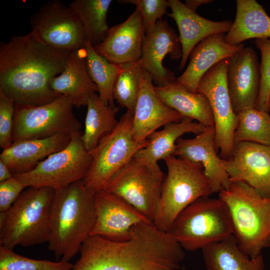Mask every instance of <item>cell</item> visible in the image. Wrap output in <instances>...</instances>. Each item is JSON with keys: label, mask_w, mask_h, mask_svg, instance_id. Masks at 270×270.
I'll return each mask as SVG.
<instances>
[{"label": "cell", "mask_w": 270, "mask_h": 270, "mask_svg": "<svg viewBox=\"0 0 270 270\" xmlns=\"http://www.w3.org/2000/svg\"><path fill=\"white\" fill-rule=\"evenodd\" d=\"M70 52L46 44L32 30L0 44V92L15 104L39 106L62 95L50 86Z\"/></svg>", "instance_id": "1"}, {"label": "cell", "mask_w": 270, "mask_h": 270, "mask_svg": "<svg viewBox=\"0 0 270 270\" xmlns=\"http://www.w3.org/2000/svg\"><path fill=\"white\" fill-rule=\"evenodd\" d=\"M184 250L169 232L144 222L134 226L125 240L90 236L72 270H178Z\"/></svg>", "instance_id": "2"}, {"label": "cell", "mask_w": 270, "mask_h": 270, "mask_svg": "<svg viewBox=\"0 0 270 270\" xmlns=\"http://www.w3.org/2000/svg\"><path fill=\"white\" fill-rule=\"evenodd\" d=\"M95 194L82 180L55 189L48 248L57 260L69 262L90 235L96 220Z\"/></svg>", "instance_id": "3"}, {"label": "cell", "mask_w": 270, "mask_h": 270, "mask_svg": "<svg viewBox=\"0 0 270 270\" xmlns=\"http://www.w3.org/2000/svg\"><path fill=\"white\" fill-rule=\"evenodd\" d=\"M218 198L228 208L233 235L244 254L255 258L270 247V198L242 182H232L218 193Z\"/></svg>", "instance_id": "4"}, {"label": "cell", "mask_w": 270, "mask_h": 270, "mask_svg": "<svg viewBox=\"0 0 270 270\" xmlns=\"http://www.w3.org/2000/svg\"><path fill=\"white\" fill-rule=\"evenodd\" d=\"M55 189L29 186L12 207L0 212V246L14 250L48 242Z\"/></svg>", "instance_id": "5"}, {"label": "cell", "mask_w": 270, "mask_h": 270, "mask_svg": "<svg viewBox=\"0 0 270 270\" xmlns=\"http://www.w3.org/2000/svg\"><path fill=\"white\" fill-rule=\"evenodd\" d=\"M164 160L168 172L152 222L160 230L170 232L184 209L198 198L212 194L200 164L174 156Z\"/></svg>", "instance_id": "6"}, {"label": "cell", "mask_w": 270, "mask_h": 270, "mask_svg": "<svg viewBox=\"0 0 270 270\" xmlns=\"http://www.w3.org/2000/svg\"><path fill=\"white\" fill-rule=\"evenodd\" d=\"M169 232L184 250H202L233 234L228 208L219 198L201 197L178 214Z\"/></svg>", "instance_id": "7"}, {"label": "cell", "mask_w": 270, "mask_h": 270, "mask_svg": "<svg viewBox=\"0 0 270 270\" xmlns=\"http://www.w3.org/2000/svg\"><path fill=\"white\" fill-rule=\"evenodd\" d=\"M132 123L133 116L126 112L120 117L116 129L90 152V165L82 180L92 192L104 190L112 176L148 144V140L144 144L134 140Z\"/></svg>", "instance_id": "8"}, {"label": "cell", "mask_w": 270, "mask_h": 270, "mask_svg": "<svg viewBox=\"0 0 270 270\" xmlns=\"http://www.w3.org/2000/svg\"><path fill=\"white\" fill-rule=\"evenodd\" d=\"M164 177L158 164L134 156L112 176L104 190L122 198L152 222Z\"/></svg>", "instance_id": "9"}, {"label": "cell", "mask_w": 270, "mask_h": 270, "mask_svg": "<svg viewBox=\"0 0 270 270\" xmlns=\"http://www.w3.org/2000/svg\"><path fill=\"white\" fill-rule=\"evenodd\" d=\"M74 107L66 95L39 106L15 104L13 142L80 132L81 124L73 112Z\"/></svg>", "instance_id": "10"}, {"label": "cell", "mask_w": 270, "mask_h": 270, "mask_svg": "<svg viewBox=\"0 0 270 270\" xmlns=\"http://www.w3.org/2000/svg\"><path fill=\"white\" fill-rule=\"evenodd\" d=\"M80 132L73 134L68 145L52 154L31 171L13 176L26 187H51L57 189L82 180L91 163Z\"/></svg>", "instance_id": "11"}, {"label": "cell", "mask_w": 270, "mask_h": 270, "mask_svg": "<svg viewBox=\"0 0 270 270\" xmlns=\"http://www.w3.org/2000/svg\"><path fill=\"white\" fill-rule=\"evenodd\" d=\"M229 59H224L210 68L201 78L196 90L206 96L210 104L214 119L215 146L223 160L229 158L232 154L238 124L226 83Z\"/></svg>", "instance_id": "12"}, {"label": "cell", "mask_w": 270, "mask_h": 270, "mask_svg": "<svg viewBox=\"0 0 270 270\" xmlns=\"http://www.w3.org/2000/svg\"><path fill=\"white\" fill-rule=\"evenodd\" d=\"M32 30L48 46L71 52L84 48L86 38L79 18L59 0L46 2L30 18Z\"/></svg>", "instance_id": "13"}, {"label": "cell", "mask_w": 270, "mask_h": 270, "mask_svg": "<svg viewBox=\"0 0 270 270\" xmlns=\"http://www.w3.org/2000/svg\"><path fill=\"white\" fill-rule=\"evenodd\" d=\"M223 160L231 182H244L270 198V145L236 142L231 156Z\"/></svg>", "instance_id": "14"}, {"label": "cell", "mask_w": 270, "mask_h": 270, "mask_svg": "<svg viewBox=\"0 0 270 270\" xmlns=\"http://www.w3.org/2000/svg\"><path fill=\"white\" fill-rule=\"evenodd\" d=\"M94 208L96 220L90 236L110 240H128L134 226L152 221L124 200L105 190L95 194Z\"/></svg>", "instance_id": "15"}, {"label": "cell", "mask_w": 270, "mask_h": 270, "mask_svg": "<svg viewBox=\"0 0 270 270\" xmlns=\"http://www.w3.org/2000/svg\"><path fill=\"white\" fill-rule=\"evenodd\" d=\"M167 54L174 60L181 58L182 45L179 36L167 20L161 19L157 21L152 30L146 34L140 59L142 68L149 73L157 86L176 80L174 72L162 64Z\"/></svg>", "instance_id": "16"}, {"label": "cell", "mask_w": 270, "mask_h": 270, "mask_svg": "<svg viewBox=\"0 0 270 270\" xmlns=\"http://www.w3.org/2000/svg\"><path fill=\"white\" fill-rule=\"evenodd\" d=\"M226 79L236 113L255 106L260 90V70L258 56L252 48L244 47L230 58Z\"/></svg>", "instance_id": "17"}, {"label": "cell", "mask_w": 270, "mask_h": 270, "mask_svg": "<svg viewBox=\"0 0 270 270\" xmlns=\"http://www.w3.org/2000/svg\"><path fill=\"white\" fill-rule=\"evenodd\" d=\"M184 116L164 104L158 96L149 73L144 68L140 92L133 114L132 135L138 144L161 126L180 121Z\"/></svg>", "instance_id": "18"}, {"label": "cell", "mask_w": 270, "mask_h": 270, "mask_svg": "<svg viewBox=\"0 0 270 270\" xmlns=\"http://www.w3.org/2000/svg\"><path fill=\"white\" fill-rule=\"evenodd\" d=\"M214 126L206 127L192 138H180L176 142L173 156L200 164L209 180L212 194L228 188L232 182L218 154L215 142Z\"/></svg>", "instance_id": "19"}, {"label": "cell", "mask_w": 270, "mask_h": 270, "mask_svg": "<svg viewBox=\"0 0 270 270\" xmlns=\"http://www.w3.org/2000/svg\"><path fill=\"white\" fill-rule=\"evenodd\" d=\"M145 36L141 14L136 8L124 22L110 28L104 39L94 48L114 64L133 63L141 58Z\"/></svg>", "instance_id": "20"}, {"label": "cell", "mask_w": 270, "mask_h": 270, "mask_svg": "<svg viewBox=\"0 0 270 270\" xmlns=\"http://www.w3.org/2000/svg\"><path fill=\"white\" fill-rule=\"evenodd\" d=\"M74 134L62 132L46 138L14 142L9 147L2 150L0 158L13 175L26 173L52 154L65 148Z\"/></svg>", "instance_id": "21"}, {"label": "cell", "mask_w": 270, "mask_h": 270, "mask_svg": "<svg viewBox=\"0 0 270 270\" xmlns=\"http://www.w3.org/2000/svg\"><path fill=\"white\" fill-rule=\"evenodd\" d=\"M172 12L168 15L176 22L180 32L182 55L179 69L185 66L193 48L205 38L217 34L228 32L232 22L213 21L201 16L178 0H168Z\"/></svg>", "instance_id": "22"}, {"label": "cell", "mask_w": 270, "mask_h": 270, "mask_svg": "<svg viewBox=\"0 0 270 270\" xmlns=\"http://www.w3.org/2000/svg\"><path fill=\"white\" fill-rule=\"evenodd\" d=\"M224 33L210 36L200 42L190 54V62L176 82L186 90L197 92L202 76L222 60L232 57L244 47V44L230 45L225 41Z\"/></svg>", "instance_id": "23"}, {"label": "cell", "mask_w": 270, "mask_h": 270, "mask_svg": "<svg viewBox=\"0 0 270 270\" xmlns=\"http://www.w3.org/2000/svg\"><path fill=\"white\" fill-rule=\"evenodd\" d=\"M86 56L84 48L71 52L62 72L50 82L53 90L68 96L76 108L86 106L90 96L98 92L88 72Z\"/></svg>", "instance_id": "24"}, {"label": "cell", "mask_w": 270, "mask_h": 270, "mask_svg": "<svg viewBox=\"0 0 270 270\" xmlns=\"http://www.w3.org/2000/svg\"><path fill=\"white\" fill-rule=\"evenodd\" d=\"M270 38V16L256 0H237L234 22L225 35L230 45L251 38Z\"/></svg>", "instance_id": "25"}, {"label": "cell", "mask_w": 270, "mask_h": 270, "mask_svg": "<svg viewBox=\"0 0 270 270\" xmlns=\"http://www.w3.org/2000/svg\"><path fill=\"white\" fill-rule=\"evenodd\" d=\"M160 100L184 117L196 120L206 127L214 126V119L209 102L204 94L192 92L176 81L162 86H154Z\"/></svg>", "instance_id": "26"}, {"label": "cell", "mask_w": 270, "mask_h": 270, "mask_svg": "<svg viewBox=\"0 0 270 270\" xmlns=\"http://www.w3.org/2000/svg\"><path fill=\"white\" fill-rule=\"evenodd\" d=\"M206 128L187 117L180 122L168 124L162 130L152 134L148 138V144L138 150L134 156L150 163L158 164V160L173 156L176 142L182 135L187 133L196 135Z\"/></svg>", "instance_id": "27"}, {"label": "cell", "mask_w": 270, "mask_h": 270, "mask_svg": "<svg viewBox=\"0 0 270 270\" xmlns=\"http://www.w3.org/2000/svg\"><path fill=\"white\" fill-rule=\"evenodd\" d=\"M202 250L207 270H265L263 256L248 257L240 249L233 234Z\"/></svg>", "instance_id": "28"}, {"label": "cell", "mask_w": 270, "mask_h": 270, "mask_svg": "<svg viewBox=\"0 0 270 270\" xmlns=\"http://www.w3.org/2000/svg\"><path fill=\"white\" fill-rule=\"evenodd\" d=\"M86 106L84 130L81 139L90 152L117 127L119 120H116V114L118 108L106 104L96 93L90 96Z\"/></svg>", "instance_id": "29"}, {"label": "cell", "mask_w": 270, "mask_h": 270, "mask_svg": "<svg viewBox=\"0 0 270 270\" xmlns=\"http://www.w3.org/2000/svg\"><path fill=\"white\" fill-rule=\"evenodd\" d=\"M112 0H74L69 7L79 18L86 40L94 47L105 38L110 28L107 24L108 12Z\"/></svg>", "instance_id": "30"}, {"label": "cell", "mask_w": 270, "mask_h": 270, "mask_svg": "<svg viewBox=\"0 0 270 270\" xmlns=\"http://www.w3.org/2000/svg\"><path fill=\"white\" fill-rule=\"evenodd\" d=\"M84 48L88 72L98 87L99 97L106 104L115 106L114 88L121 71V66L112 63L98 54L88 40L86 41Z\"/></svg>", "instance_id": "31"}, {"label": "cell", "mask_w": 270, "mask_h": 270, "mask_svg": "<svg viewBox=\"0 0 270 270\" xmlns=\"http://www.w3.org/2000/svg\"><path fill=\"white\" fill-rule=\"evenodd\" d=\"M238 124L234 134V143L252 142L270 145V114L255 107L244 108L236 113Z\"/></svg>", "instance_id": "32"}, {"label": "cell", "mask_w": 270, "mask_h": 270, "mask_svg": "<svg viewBox=\"0 0 270 270\" xmlns=\"http://www.w3.org/2000/svg\"><path fill=\"white\" fill-rule=\"evenodd\" d=\"M121 66L114 88L113 96L120 106L132 116L137 102L143 69L140 60Z\"/></svg>", "instance_id": "33"}, {"label": "cell", "mask_w": 270, "mask_h": 270, "mask_svg": "<svg viewBox=\"0 0 270 270\" xmlns=\"http://www.w3.org/2000/svg\"><path fill=\"white\" fill-rule=\"evenodd\" d=\"M74 264L60 260L52 262L30 258L0 246V270H72Z\"/></svg>", "instance_id": "34"}, {"label": "cell", "mask_w": 270, "mask_h": 270, "mask_svg": "<svg viewBox=\"0 0 270 270\" xmlns=\"http://www.w3.org/2000/svg\"><path fill=\"white\" fill-rule=\"evenodd\" d=\"M255 45L260 50L262 56L260 64V80L258 98L255 108L268 112L270 96V38H258Z\"/></svg>", "instance_id": "35"}, {"label": "cell", "mask_w": 270, "mask_h": 270, "mask_svg": "<svg viewBox=\"0 0 270 270\" xmlns=\"http://www.w3.org/2000/svg\"><path fill=\"white\" fill-rule=\"evenodd\" d=\"M122 4H132L136 6L140 12L146 34L154 27L158 20L166 14L170 4L166 0H122Z\"/></svg>", "instance_id": "36"}, {"label": "cell", "mask_w": 270, "mask_h": 270, "mask_svg": "<svg viewBox=\"0 0 270 270\" xmlns=\"http://www.w3.org/2000/svg\"><path fill=\"white\" fill-rule=\"evenodd\" d=\"M15 102L0 92V147L4 150L13 142Z\"/></svg>", "instance_id": "37"}, {"label": "cell", "mask_w": 270, "mask_h": 270, "mask_svg": "<svg viewBox=\"0 0 270 270\" xmlns=\"http://www.w3.org/2000/svg\"><path fill=\"white\" fill-rule=\"evenodd\" d=\"M27 187L14 176L0 182V212H7Z\"/></svg>", "instance_id": "38"}, {"label": "cell", "mask_w": 270, "mask_h": 270, "mask_svg": "<svg viewBox=\"0 0 270 270\" xmlns=\"http://www.w3.org/2000/svg\"><path fill=\"white\" fill-rule=\"evenodd\" d=\"M13 176L9 168L6 163L0 158V182L8 180Z\"/></svg>", "instance_id": "39"}, {"label": "cell", "mask_w": 270, "mask_h": 270, "mask_svg": "<svg viewBox=\"0 0 270 270\" xmlns=\"http://www.w3.org/2000/svg\"><path fill=\"white\" fill-rule=\"evenodd\" d=\"M212 0H186L184 4L191 10L196 12L202 4H206L213 2Z\"/></svg>", "instance_id": "40"}, {"label": "cell", "mask_w": 270, "mask_h": 270, "mask_svg": "<svg viewBox=\"0 0 270 270\" xmlns=\"http://www.w3.org/2000/svg\"><path fill=\"white\" fill-rule=\"evenodd\" d=\"M268 111L269 112H270V96L269 104H268Z\"/></svg>", "instance_id": "41"}]
</instances>
